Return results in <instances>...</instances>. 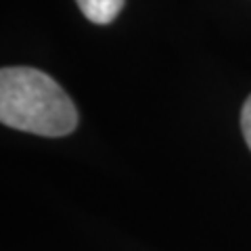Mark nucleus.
I'll return each mask as SVG.
<instances>
[{"instance_id":"2","label":"nucleus","mask_w":251,"mask_h":251,"mask_svg":"<svg viewBox=\"0 0 251 251\" xmlns=\"http://www.w3.org/2000/svg\"><path fill=\"white\" fill-rule=\"evenodd\" d=\"M75 2L88 21L97 23V25H105L120 15L126 0H75Z\"/></svg>"},{"instance_id":"1","label":"nucleus","mask_w":251,"mask_h":251,"mask_svg":"<svg viewBox=\"0 0 251 251\" xmlns=\"http://www.w3.org/2000/svg\"><path fill=\"white\" fill-rule=\"evenodd\" d=\"M0 122L15 130L59 138L75 130L77 111L49 74L34 67H4L0 72Z\"/></svg>"},{"instance_id":"3","label":"nucleus","mask_w":251,"mask_h":251,"mask_svg":"<svg viewBox=\"0 0 251 251\" xmlns=\"http://www.w3.org/2000/svg\"><path fill=\"white\" fill-rule=\"evenodd\" d=\"M241 130H243V136H245V143L251 149V94L247 97V100L243 103L241 109Z\"/></svg>"}]
</instances>
